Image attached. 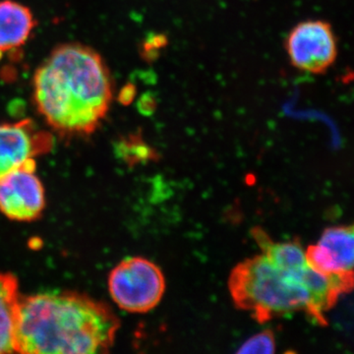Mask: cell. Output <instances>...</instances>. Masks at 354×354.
Wrapping results in <instances>:
<instances>
[{
    "instance_id": "cell-1",
    "label": "cell",
    "mask_w": 354,
    "mask_h": 354,
    "mask_svg": "<svg viewBox=\"0 0 354 354\" xmlns=\"http://www.w3.org/2000/svg\"><path fill=\"white\" fill-rule=\"evenodd\" d=\"M34 102L55 131L65 136L90 135L106 118L113 85L101 55L81 44L51 51L35 73Z\"/></svg>"
},
{
    "instance_id": "cell-2",
    "label": "cell",
    "mask_w": 354,
    "mask_h": 354,
    "mask_svg": "<svg viewBox=\"0 0 354 354\" xmlns=\"http://www.w3.org/2000/svg\"><path fill=\"white\" fill-rule=\"evenodd\" d=\"M120 321L106 304L76 292L22 298L16 327V353H106Z\"/></svg>"
},
{
    "instance_id": "cell-3",
    "label": "cell",
    "mask_w": 354,
    "mask_h": 354,
    "mask_svg": "<svg viewBox=\"0 0 354 354\" xmlns=\"http://www.w3.org/2000/svg\"><path fill=\"white\" fill-rule=\"evenodd\" d=\"M228 288L237 308L259 323L304 311L316 324L327 325L307 288L290 272L272 265L264 254L239 263L230 272Z\"/></svg>"
},
{
    "instance_id": "cell-4",
    "label": "cell",
    "mask_w": 354,
    "mask_h": 354,
    "mask_svg": "<svg viewBox=\"0 0 354 354\" xmlns=\"http://www.w3.org/2000/svg\"><path fill=\"white\" fill-rule=\"evenodd\" d=\"M109 290L121 309L146 313L155 308L164 297L165 276L155 263L145 258H127L111 272Z\"/></svg>"
},
{
    "instance_id": "cell-5",
    "label": "cell",
    "mask_w": 354,
    "mask_h": 354,
    "mask_svg": "<svg viewBox=\"0 0 354 354\" xmlns=\"http://www.w3.org/2000/svg\"><path fill=\"white\" fill-rule=\"evenodd\" d=\"M286 50L295 68L312 74L325 73L337 57L332 25L324 20L298 23L286 38Z\"/></svg>"
},
{
    "instance_id": "cell-6",
    "label": "cell",
    "mask_w": 354,
    "mask_h": 354,
    "mask_svg": "<svg viewBox=\"0 0 354 354\" xmlns=\"http://www.w3.org/2000/svg\"><path fill=\"white\" fill-rule=\"evenodd\" d=\"M36 160L0 177V212L12 221L37 220L46 206L43 184L36 176Z\"/></svg>"
},
{
    "instance_id": "cell-7",
    "label": "cell",
    "mask_w": 354,
    "mask_h": 354,
    "mask_svg": "<svg viewBox=\"0 0 354 354\" xmlns=\"http://www.w3.org/2000/svg\"><path fill=\"white\" fill-rule=\"evenodd\" d=\"M53 138L35 129L31 120L0 124V177L18 169L30 158L48 153Z\"/></svg>"
},
{
    "instance_id": "cell-8",
    "label": "cell",
    "mask_w": 354,
    "mask_h": 354,
    "mask_svg": "<svg viewBox=\"0 0 354 354\" xmlns=\"http://www.w3.org/2000/svg\"><path fill=\"white\" fill-rule=\"evenodd\" d=\"M353 225L329 227L305 252L307 264L325 276H353Z\"/></svg>"
},
{
    "instance_id": "cell-9",
    "label": "cell",
    "mask_w": 354,
    "mask_h": 354,
    "mask_svg": "<svg viewBox=\"0 0 354 354\" xmlns=\"http://www.w3.org/2000/svg\"><path fill=\"white\" fill-rule=\"evenodd\" d=\"M36 25L32 11L12 0L0 1V51L23 46Z\"/></svg>"
},
{
    "instance_id": "cell-10",
    "label": "cell",
    "mask_w": 354,
    "mask_h": 354,
    "mask_svg": "<svg viewBox=\"0 0 354 354\" xmlns=\"http://www.w3.org/2000/svg\"><path fill=\"white\" fill-rule=\"evenodd\" d=\"M20 297L13 274L0 272V353H16Z\"/></svg>"
},
{
    "instance_id": "cell-11",
    "label": "cell",
    "mask_w": 354,
    "mask_h": 354,
    "mask_svg": "<svg viewBox=\"0 0 354 354\" xmlns=\"http://www.w3.org/2000/svg\"><path fill=\"white\" fill-rule=\"evenodd\" d=\"M276 351V339L271 330L253 335L244 342L237 353H274Z\"/></svg>"
},
{
    "instance_id": "cell-12",
    "label": "cell",
    "mask_w": 354,
    "mask_h": 354,
    "mask_svg": "<svg viewBox=\"0 0 354 354\" xmlns=\"http://www.w3.org/2000/svg\"><path fill=\"white\" fill-rule=\"evenodd\" d=\"M121 147L127 149L125 152L128 153V157L133 160H144V158H152L155 156L153 151L151 150L150 147L147 146L141 139L137 137H131L129 140H125Z\"/></svg>"
},
{
    "instance_id": "cell-13",
    "label": "cell",
    "mask_w": 354,
    "mask_h": 354,
    "mask_svg": "<svg viewBox=\"0 0 354 354\" xmlns=\"http://www.w3.org/2000/svg\"><path fill=\"white\" fill-rule=\"evenodd\" d=\"M138 109L140 113L144 115H152L158 106L157 97L152 93H145L138 101Z\"/></svg>"
},
{
    "instance_id": "cell-14",
    "label": "cell",
    "mask_w": 354,
    "mask_h": 354,
    "mask_svg": "<svg viewBox=\"0 0 354 354\" xmlns=\"http://www.w3.org/2000/svg\"><path fill=\"white\" fill-rule=\"evenodd\" d=\"M167 43V37L165 35H153L150 38L147 39L145 44H144V50H145L147 55L150 57V55L155 53L158 55V50L160 48H164Z\"/></svg>"
},
{
    "instance_id": "cell-15",
    "label": "cell",
    "mask_w": 354,
    "mask_h": 354,
    "mask_svg": "<svg viewBox=\"0 0 354 354\" xmlns=\"http://www.w3.org/2000/svg\"><path fill=\"white\" fill-rule=\"evenodd\" d=\"M136 95V87L133 84H127L122 88L120 94V102L124 106L131 104Z\"/></svg>"
}]
</instances>
